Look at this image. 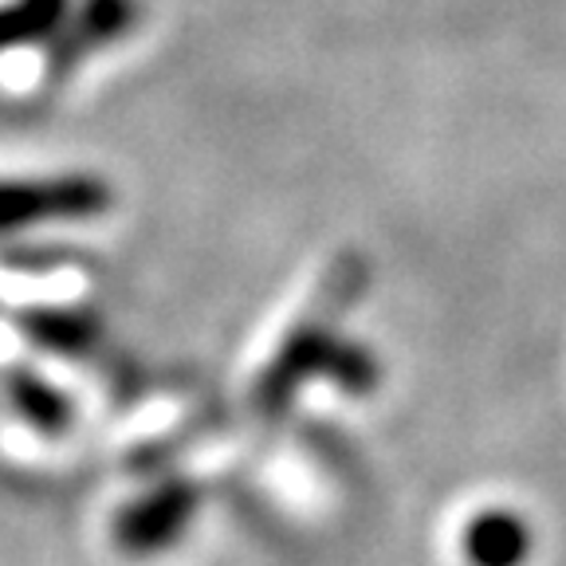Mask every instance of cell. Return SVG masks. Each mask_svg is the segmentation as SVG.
Returning <instances> with one entry per match:
<instances>
[{
    "mask_svg": "<svg viewBox=\"0 0 566 566\" xmlns=\"http://www.w3.org/2000/svg\"><path fill=\"white\" fill-rule=\"evenodd\" d=\"M366 283H370V264L354 248L327 268L311 307L295 318V327L283 335V343L260 370L256 389H252V406L260 417H283L300 398V389L318 378L323 358L338 343V323L366 295Z\"/></svg>",
    "mask_w": 566,
    "mask_h": 566,
    "instance_id": "cell-1",
    "label": "cell"
},
{
    "mask_svg": "<svg viewBox=\"0 0 566 566\" xmlns=\"http://www.w3.org/2000/svg\"><path fill=\"white\" fill-rule=\"evenodd\" d=\"M115 205V189L98 174L0 177V237L48 221H95Z\"/></svg>",
    "mask_w": 566,
    "mask_h": 566,
    "instance_id": "cell-2",
    "label": "cell"
},
{
    "mask_svg": "<svg viewBox=\"0 0 566 566\" xmlns=\"http://www.w3.org/2000/svg\"><path fill=\"white\" fill-rule=\"evenodd\" d=\"M197 512H201V484L186 476L158 480L150 492L134 495L130 504L118 507L111 520V543L134 558L161 555L181 543Z\"/></svg>",
    "mask_w": 566,
    "mask_h": 566,
    "instance_id": "cell-3",
    "label": "cell"
},
{
    "mask_svg": "<svg viewBox=\"0 0 566 566\" xmlns=\"http://www.w3.org/2000/svg\"><path fill=\"white\" fill-rule=\"evenodd\" d=\"M142 0H75L60 32L48 40L44 75L52 83L71 80L83 67V60L115 48L118 40L138 28Z\"/></svg>",
    "mask_w": 566,
    "mask_h": 566,
    "instance_id": "cell-4",
    "label": "cell"
},
{
    "mask_svg": "<svg viewBox=\"0 0 566 566\" xmlns=\"http://www.w3.org/2000/svg\"><path fill=\"white\" fill-rule=\"evenodd\" d=\"M20 335L55 358H83L103 338V323L87 307H24L17 315Z\"/></svg>",
    "mask_w": 566,
    "mask_h": 566,
    "instance_id": "cell-5",
    "label": "cell"
},
{
    "mask_svg": "<svg viewBox=\"0 0 566 566\" xmlns=\"http://www.w3.org/2000/svg\"><path fill=\"white\" fill-rule=\"evenodd\" d=\"M460 555L469 566H523L531 555V527L507 507H488L464 523Z\"/></svg>",
    "mask_w": 566,
    "mask_h": 566,
    "instance_id": "cell-6",
    "label": "cell"
},
{
    "mask_svg": "<svg viewBox=\"0 0 566 566\" xmlns=\"http://www.w3.org/2000/svg\"><path fill=\"white\" fill-rule=\"evenodd\" d=\"M4 398L17 417L40 437H63L75 424V409L63 389L44 381L32 366H9L4 370Z\"/></svg>",
    "mask_w": 566,
    "mask_h": 566,
    "instance_id": "cell-7",
    "label": "cell"
},
{
    "mask_svg": "<svg viewBox=\"0 0 566 566\" xmlns=\"http://www.w3.org/2000/svg\"><path fill=\"white\" fill-rule=\"evenodd\" d=\"M71 0H9L0 4V55L28 44H48L67 20Z\"/></svg>",
    "mask_w": 566,
    "mask_h": 566,
    "instance_id": "cell-8",
    "label": "cell"
},
{
    "mask_svg": "<svg viewBox=\"0 0 566 566\" xmlns=\"http://www.w3.org/2000/svg\"><path fill=\"white\" fill-rule=\"evenodd\" d=\"M318 378H327L331 386H338L343 394H350V398H366V394H374V389L381 386V358L370 346L358 343V338L338 335V343L331 346L327 358H323Z\"/></svg>",
    "mask_w": 566,
    "mask_h": 566,
    "instance_id": "cell-9",
    "label": "cell"
}]
</instances>
